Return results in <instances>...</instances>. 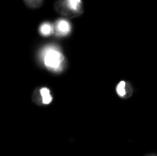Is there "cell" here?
<instances>
[{"mask_svg": "<svg viewBox=\"0 0 157 156\" xmlns=\"http://www.w3.org/2000/svg\"><path fill=\"white\" fill-rule=\"evenodd\" d=\"M39 32L42 36H49L55 32V26L49 21L42 23L39 27Z\"/></svg>", "mask_w": 157, "mask_h": 156, "instance_id": "5b68a950", "label": "cell"}, {"mask_svg": "<svg viewBox=\"0 0 157 156\" xmlns=\"http://www.w3.org/2000/svg\"><path fill=\"white\" fill-rule=\"evenodd\" d=\"M117 93H118L119 96H121V97H124L126 95V82L125 81L119 82L118 87H117Z\"/></svg>", "mask_w": 157, "mask_h": 156, "instance_id": "8992f818", "label": "cell"}, {"mask_svg": "<svg viewBox=\"0 0 157 156\" xmlns=\"http://www.w3.org/2000/svg\"><path fill=\"white\" fill-rule=\"evenodd\" d=\"M41 64L48 71L54 73H60L65 67V58L61 49L57 45L48 44L40 49L37 55Z\"/></svg>", "mask_w": 157, "mask_h": 156, "instance_id": "6da1fadb", "label": "cell"}, {"mask_svg": "<svg viewBox=\"0 0 157 156\" xmlns=\"http://www.w3.org/2000/svg\"><path fill=\"white\" fill-rule=\"evenodd\" d=\"M33 101L36 104H42V105H48L52 102V92L48 88L42 87L39 88L34 91L33 93Z\"/></svg>", "mask_w": 157, "mask_h": 156, "instance_id": "7a4b0ae2", "label": "cell"}, {"mask_svg": "<svg viewBox=\"0 0 157 156\" xmlns=\"http://www.w3.org/2000/svg\"><path fill=\"white\" fill-rule=\"evenodd\" d=\"M59 3H62V6L68 11L74 13L80 12L81 9V0H60Z\"/></svg>", "mask_w": 157, "mask_h": 156, "instance_id": "277c9868", "label": "cell"}, {"mask_svg": "<svg viewBox=\"0 0 157 156\" xmlns=\"http://www.w3.org/2000/svg\"><path fill=\"white\" fill-rule=\"evenodd\" d=\"M55 32L59 36H68L72 31V26L68 21L64 18H60L55 23Z\"/></svg>", "mask_w": 157, "mask_h": 156, "instance_id": "3957f363", "label": "cell"}, {"mask_svg": "<svg viewBox=\"0 0 157 156\" xmlns=\"http://www.w3.org/2000/svg\"><path fill=\"white\" fill-rule=\"evenodd\" d=\"M24 1L30 8H37V6H40L42 4L43 0H24Z\"/></svg>", "mask_w": 157, "mask_h": 156, "instance_id": "52a82bcc", "label": "cell"}]
</instances>
